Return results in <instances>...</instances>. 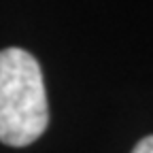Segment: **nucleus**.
Returning a JSON list of instances; mask_svg holds the SVG:
<instances>
[{
	"label": "nucleus",
	"mask_w": 153,
	"mask_h": 153,
	"mask_svg": "<svg viewBox=\"0 0 153 153\" xmlns=\"http://www.w3.org/2000/svg\"><path fill=\"white\" fill-rule=\"evenodd\" d=\"M49 106L43 70L26 49L9 47L0 53V140L28 147L45 134Z\"/></svg>",
	"instance_id": "f257e3e1"
},
{
	"label": "nucleus",
	"mask_w": 153,
	"mask_h": 153,
	"mask_svg": "<svg viewBox=\"0 0 153 153\" xmlns=\"http://www.w3.org/2000/svg\"><path fill=\"white\" fill-rule=\"evenodd\" d=\"M132 153H153V134L151 136H145L143 140H138L136 147L132 149Z\"/></svg>",
	"instance_id": "f03ea898"
}]
</instances>
